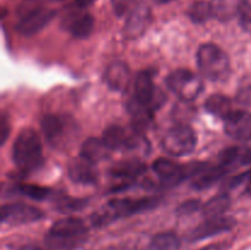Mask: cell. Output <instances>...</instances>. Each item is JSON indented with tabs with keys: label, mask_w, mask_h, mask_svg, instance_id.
<instances>
[{
	"label": "cell",
	"mask_w": 251,
	"mask_h": 250,
	"mask_svg": "<svg viewBox=\"0 0 251 250\" xmlns=\"http://www.w3.org/2000/svg\"><path fill=\"white\" fill-rule=\"evenodd\" d=\"M12 161L16 168L29 173L43 164V147L36 130L25 127L19 132L12 145Z\"/></svg>",
	"instance_id": "1"
},
{
	"label": "cell",
	"mask_w": 251,
	"mask_h": 250,
	"mask_svg": "<svg viewBox=\"0 0 251 250\" xmlns=\"http://www.w3.org/2000/svg\"><path fill=\"white\" fill-rule=\"evenodd\" d=\"M159 199L157 196H146V198H123L113 199L104 210L95 213L92 216V222L95 225H109L113 221L123 217L145 212L158 206Z\"/></svg>",
	"instance_id": "2"
},
{
	"label": "cell",
	"mask_w": 251,
	"mask_h": 250,
	"mask_svg": "<svg viewBox=\"0 0 251 250\" xmlns=\"http://www.w3.org/2000/svg\"><path fill=\"white\" fill-rule=\"evenodd\" d=\"M199 70L210 81H225L230 75V60L225 50L215 43H203L196 53Z\"/></svg>",
	"instance_id": "3"
},
{
	"label": "cell",
	"mask_w": 251,
	"mask_h": 250,
	"mask_svg": "<svg viewBox=\"0 0 251 250\" xmlns=\"http://www.w3.org/2000/svg\"><path fill=\"white\" fill-rule=\"evenodd\" d=\"M42 131L50 146L56 150L68 149L78 134V126L69 115L47 114L42 118Z\"/></svg>",
	"instance_id": "4"
},
{
	"label": "cell",
	"mask_w": 251,
	"mask_h": 250,
	"mask_svg": "<svg viewBox=\"0 0 251 250\" xmlns=\"http://www.w3.org/2000/svg\"><path fill=\"white\" fill-rule=\"evenodd\" d=\"M87 233V227L81 218L66 217L54 223L47 234L48 245L68 249L78 244L81 237Z\"/></svg>",
	"instance_id": "5"
},
{
	"label": "cell",
	"mask_w": 251,
	"mask_h": 250,
	"mask_svg": "<svg viewBox=\"0 0 251 250\" xmlns=\"http://www.w3.org/2000/svg\"><path fill=\"white\" fill-rule=\"evenodd\" d=\"M167 87L179 100L193 102L203 91V81L198 74L188 69H176L166 78Z\"/></svg>",
	"instance_id": "6"
},
{
	"label": "cell",
	"mask_w": 251,
	"mask_h": 250,
	"mask_svg": "<svg viewBox=\"0 0 251 250\" xmlns=\"http://www.w3.org/2000/svg\"><path fill=\"white\" fill-rule=\"evenodd\" d=\"M162 149L173 157L191 153L198 144V137L190 125L178 124L168 130L162 137Z\"/></svg>",
	"instance_id": "7"
},
{
	"label": "cell",
	"mask_w": 251,
	"mask_h": 250,
	"mask_svg": "<svg viewBox=\"0 0 251 250\" xmlns=\"http://www.w3.org/2000/svg\"><path fill=\"white\" fill-rule=\"evenodd\" d=\"M56 10L29 5L22 10L16 24V31L22 36H33L44 28L55 17Z\"/></svg>",
	"instance_id": "8"
},
{
	"label": "cell",
	"mask_w": 251,
	"mask_h": 250,
	"mask_svg": "<svg viewBox=\"0 0 251 250\" xmlns=\"http://www.w3.org/2000/svg\"><path fill=\"white\" fill-rule=\"evenodd\" d=\"M0 216L1 222L5 225H19L37 222L44 217V213L41 208L28 203L11 202L1 206Z\"/></svg>",
	"instance_id": "9"
},
{
	"label": "cell",
	"mask_w": 251,
	"mask_h": 250,
	"mask_svg": "<svg viewBox=\"0 0 251 250\" xmlns=\"http://www.w3.org/2000/svg\"><path fill=\"white\" fill-rule=\"evenodd\" d=\"M140 134L137 130H127L122 125H109L102 139L112 151H131L139 147Z\"/></svg>",
	"instance_id": "10"
},
{
	"label": "cell",
	"mask_w": 251,
	"mask_h": 250,
	"mask_svg": "<svg viewBox=\"0 0 251 250\" xmlns=\"http://www.w3.org/2000/svg\"><path fill=\"white\" fill-rule=\"evenodd\" d=\"M152 169L164 186L178 185L183 180L193 176L190 164H179L164 157L157 158L152 164Z\"/></svg>",
	"instance_id": "11"
},
{
	"label": "cell",
	"mask_w": 251,
	"mask_h": 250,
	"mask_svg": "<svg viewBox=\"0 0 251 250\" xmlns=\"http://www.w3.org/2000/svg\"><path fill=\"white\" fill-rule=\"evenodd\" d=\"M134 100L150 109H156L158 103L153 75L150 70H142L137 74L134 82Z\"/></svg>",
	"instance_id": "12"
},
{
	"label": "cell",
	"mask_w": 251,
	"mask_h": 250,
	"mask_svg": "<svg viewBox=\"0 0 251 250\" xmlns=\"http://www.w3.org/2000/svg\"><path fill=\"white\" fill-rule=\"evenodd\" d=\"M235 220L230 216H220V217L206 218L202 223L194 228L189 234L190 242H199V240L207 239L215 237L221 233L228 232L235 225Z\"/></svg>",
	"instance_id": "13"
},
{
	"label": "cell",
	"mask_w": 251,
	"mask_h": 250,
	"mask_svg": "<svg viewBox=\"0 0 251 250\" xmlns=\"http://www.w3.org/2000/svg\"><path fill=\"white\" fill-rule=\"evenodd\" d=\"M225 131L235 141H250L251 113L247 110H233L225 119Z\"/></svg>",
	"instance_id": "14"
},
{
	"label": "cell",
	"mask_w": 251,
	"mask_h": 250,
	"mask_svg": "<svg viewBox=\"0 0 251 250\" xmlns=\"http://www.w3.org/2000/svg\"><path fill=\"white\" fill-rule=\"evenodd\" d=\"M152 21L151 9L146 4H139L129 12L124 26V36L127 39L141 37Z\"/></svg>",
	"instance_id": "15"
},
{
	"label": "cell",
	"mask_w": 251,
	"mask_h": 250,
	"mask_svg": "<svg viewBox=\"0 0 251 250\" xmlns=\"http://www.w3.org/2000/svg\"><path fill=\"white\" fill-rule=\"evenodd\" d=\"M68 175L73 181L85 185H92L97 181L98 173L95 164L86 161L82 157L73 159L68 166Z\"/></svg>",
	"instance_id": "16"
},
{
	"label": "cell",
	"mask_w": 251,
	"mask_h": 250,
	"mask_svg": "<svg viewBox=\"0 0 251 250\" xmlns=\"http://www.w3.org/2000/svg\"><path fill=\"white\" fill-rule=\"evenodd\" d=\"M64 26L70 32L71 36L78 39H85L88 38L95 29V19L88 12H78L66 17Z\"/></svg>",
	"instance_id": "17"
},
{
	"label": "cell",
	"mask_w": 251,
	"mask_h": 250,
	"mask_svg": "<svg viewBox=\"0 0 251 250\" xmlns=\"http://www.w3.org/2000/svg\"><path fill=\"white\" fill-rule=\"evenodd\" d=\"M104 80L113 91H124L130 82V69L126 63L117 60L107 66Z\"/></svg>",
	"instance_id": "18"
},
{
	"label": "cell",
	"mask_w": 251,
	"mask_h": 250,
	"mask_svg": "<svg viewBox=\"0 0 251 250\" xmlns=\"http://www.w3.org/2000/svg\"><path fill=\"white\" fill-rule=\"evenodd\" d=\"M112 150L105 145L103 139L98 137H88L82 142L80 149V157L85 158L86 161L96 164L102 162L109 157Z\"/></svg>",
	"instance_id": "19"
},
{
	"label": "cell",
	"mask_w": 251,
	"mask_h": 250,
	"mask_svg": "<svg viewBox=\"0 0 251 250\" xmlns=\"http://www.w3.org/2000/svg\"><path fill=\"white\" fill-rule=\"evenodd\" d=\"M145 172H146V166H145L144 162L139 161V159H126V161L114 164L109 169V173L112 176L127 179V180H132V179L142 175Z\"/></svg>",
	"instance_id": "20"
},
{
	"label": "cell",
	"mask_w": 251,
	"mask_h": 250,
	"mask_svg": "<svg viewBox=\"0 0 251 250\" xmlns=\"http://www.w3.org/2000/svg\"><path fill=\"white\" fill-rule=\"evenodd\" d=\"M228 172H229V168L221 166V164H218L217 167H213V168H207L196 176L191 186L196 190H205V189L211 188L218 180H221Z\"/></svg>",
	"instance_id": "21"
},
{
	"label": "cell",
	"mask_w": 251,
	"mask_h": 250,
	"mask_svg": "<svg viewBox=\"0 0 251 250\" xmlns=\"http://www.w3.org/2000/svg\"><path fill=\"white\" fill-rule=\"evenodd\" d=\"M242 0H211L213 19L220 21H229L238 15Z\"/></svg>",
	"instance_id": "22"
},
{
	"label": "cell",
	"mask_w": 251,
	"mask_h": 250,
	"mask_svg": "<svg viewBox=\"0 0 251 250\" xmlns=\"http://www.w3.org/2000/svg\"><path fill=\"white\" fill-rule=\"evenodd\" d=\"M232 203V199H230L229 194L222 193L218 195L211 198L207 202L203 205L202 213L206 218L211 217H220L223 216L228 211Z\"/></svg>",
	"instance_id": "23"
},
{
	"label": "cell",
	"mask_w": 251,
	"mask_h": 250,
	"mask_svg": "<svg viewBox=\"0 0 251 250\" xmlns=\"http://www.w3.org/2000/svg\"><path fill=\"white\" fill-rule=\"evenodd\" d=\"M205 108L208 113L213 114L215 117L222 118L223 120L234 110L232 107L230 98L223 95H211L206 100Z\"/></svg>",
	"instance_id": "24"
},
{
	"label": "cell",
	"mask_w": 251,
	"mask_h": 250,
	"mask_svg": "<svg viewBox=\"0 0 251 250\" xmlns=\"http://www.w3.org/2000/svg\"><path fill=\"white\" fill-rule=\"evenodd\" d=\"M188 16L194 24H205L208 20L212 19V7H211L210 1H199L193 2L188 10Z\"/></svg>",
	"instance_id": "25"
},
{
	"label": "cell",
	"mask_w": 251,
	"mask_h": 250,
	"mask_svg": "<svg viewBox=\"0 0 251 250\" xmlns=\"http://www.w3.org/2000/svg\"><path fill=\"white\" fill-rule=\"evenodd\" d=\"M179 247L180 240L172 232L158 233L151 240V248L153 250H178Z\"/></svg>",
	"instance_id": "26"
},
{
	"label": "cell",
	"mask_w": 251,
	"mask_h": 250,
	"mask_svg": "<svg viewBox=\"0 0 251 250\" xmlns=\"http://www.w3.org/2000/svg\"><path fill=\"white\" fill-rule=\"evenodd\" d=\"M17 190H19V193H21V195L27 196V198L36 201L46 200L50 195V189L47 188V186L36 185V184H21V185H19Z\"/></svg>",
	"instance_id": "27"
},
{
	"label": "cell",
	"mask_w": 251,
	"mask_h": 250,
	"mask_svg": "<svg viewBox=\"0 0 251 250\" xmlns=\"http://www.w3.org/2000/svg\"><path fill=\"white\" fill-rule=\"evenodd\" d=\"M87 206L86 199L75 198H61L56 201L55 208L61 213H73L82 210Z\"/></svg>",
	"instance_id": "28"
},
{
	"label": "cell",
	"mask_w": 251,
	"mask_h": 250,
	"mask_svg": "<svg viewBox=\"0 0 251 250\" xmlns=\"http://www.w3.org/2000/svg\"><path fill=\"white\" fill-rule=\"evenodd\" d=\"M240 156H242V153H240V150L238 147H229L220 154V164L230 168L238 159L240 161Z\"/></svg>",
	"instance_id": "29"
},
{
	"label": "cell",
	"mask_w": 251,
	"mask_h": 250,
	"mask_svg": "<svg viewBox=\"0 0 251 250\" xmlns=\"http://www.w3.org/2000/svg\"><path fill=\"white\" fill-rule=\"evenodd\" d=\"M238 16L242 26L251 31V0H242Z\"/></svg>",
	"instance_id": "30"
},
{
	"label": "cell",
	"mask_w": 251,
	"mask_h": 250,
	"mask_svg": "<svg viewBox=\"0 0 251 250\" xmlns=\"http://www.w3.org/2000/svg\"><path fill=\"white\" fill-rule=\"evenodd\" d=\"M201 201L195 200V199H191V200H186L184 202L180 203L178 208H176V212L179 215H191V213L196 212V211L200 208Z\"/></svg>",
	"instance_id": "31"
},
{
	"label": "cell",
	"mask_w": 251,
	"mask_h": 250,
	"mask_svg": "<svg viewBox=\"0 0 251 250\" xmlns=\"http://www.w3.org/2000/svg\"><path fill=\"white\" fill-rule=\"evenodd\" d=\"M110 1H112L115 14L118 16H122V15H124L129 10V7L131 6L134 0H110Z\"/></svg>",
	"instance_id": "32"
},
{
	"label": "cell",
	"mask_w": 251,
	"mask_h": 250,
	"mask_svg": "<svg viewBox=\"0 0 251 250\" xmlns=\"http://www.w3.org/2000/svg\"><path fill=\"white\" fill-rule=\"evenodd\" d=\"M9 135H10L9 120H7L6 115L2 114L1 120H0V137H1V140H0V144H1V146L2 145H5L7 137H9Z\"/></svg>",
	"instance_id": "33"
},
{
	"label": "cell",
	"mask_w": 251,
	"mask_h": 250,
	"mask_svg": "<svg viewBox=\"0 0 251 250\" xmlns=\"http://www.w3.org/2000/svg\"><path fill=\"white\" fill-rule=\"evenodd\" d=\"M238 100H239L240 103H243V104L250 105L251 107V86L243 88V90L240 91L239 95H238Z\"/></svg>",
	"instance_id": "34"
},
{
	"label": "cell",
	"mask_w": 251,
	"mask_h": 250,
	"mask_svg": "<svg viewBox=\"0 0 251 250\" xmlns=\"http://www.w3.org/2000/svg\"><path fill=\"white\" fill-rule=\"evenodd\" d=\"M96 0H75V5L78 9H86V7H90L91 5L95 2Z\"/></svg>",
	"instance_id": "35"
},
{
	"label": "cell",
	"mask_w": 251,
	"mask_h": 250,
	"mask_svg": "<svg viewBox=\"0 0 251 250\" xmlns=\"http://www.w3.org/2000/svg\"><path fill=\"white\" fill-rule=\"evenodd\" d=\"M225 249V244L223 243H213V244H208L206 247H202L199 250H223Z\"/></svg>",
	"instance_id": "36"
},
{
	"label": "cell",
	"mask_w": 251,
	"mask_h": 250,
	"mask_svg": "<svg viewBox=\"0 0 251 250\" xmlns=\"http://www.w3.org/2000/svg\"><path fill=\"white\" fill-rule=\"evenodd\" d=\"M245 189H244V194L247 195H251V171H249V175H248L247 181H245Z\"/></svg>",
	"instance_id": "37"
},
{
	"label": "cell",
	"mask_w": 251,
	"mask_h": 250,
	"mask_svg": "<svg viewBox=\"0 0 251 250\" xmlns=\"http://www.w3.org/2000/svg\"><path fill=\"white\" fill-rule=\"evenodd\" d=\"M156 2H158V4H169V2L174 1V0H154Z\"/></svg>",
	"instance_id": "38"
}]
</instances>
